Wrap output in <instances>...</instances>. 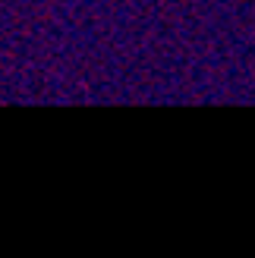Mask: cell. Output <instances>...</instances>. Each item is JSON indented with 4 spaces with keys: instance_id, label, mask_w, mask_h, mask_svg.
I'll list each match as a JSON object with an SVG mask.
<instances>
[]
</instances>
